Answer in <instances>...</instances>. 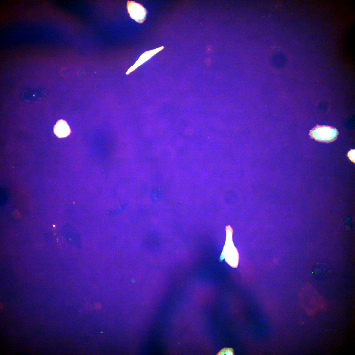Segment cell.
I'll use <instances>...</instances> for the list:
<instances>
[{
    "label": "cell",
    "instance_id": "8fae6325",
    "mask_svg": "<svg viewBox=\"0 0 355 355\" xmlns=\"http://www.w3.org/2000/svg\"><path fill=\"white\" fill-rule=\"evenodd\" d=\"M204 62L207 66H209L211 64L212 61L210 58H207L205 60Z\"/></svg>",
    "mask_w": 355,
    "mask_h": 355
},
{
    "label": "cell",
    "instance_id": "5b68a950",
    "mask_svg": "<svg viewBox=\"0 0 355 355\" xmlns=\"http://www.w3.org/2000/svg\"><path fill=\"white\" fill-rule=\"evenodd\" d=\"M164 48V47L162 46L151 50L145 52L142 55L137 62L130 68L127 71L126 74H128L135 71L139 66L146 62V61L151 59L155 55L163 50Z\"/></svg>",
    "mask_w": 355,
    "mask_h": 355
},
{
    "label": "cell",
    "instance_id": "277c9868",
    "mask_svg": "<svg viewBox=\"0 0 355 355\" xmlns=\"http://www.w3.org/2000/svg\"><path fill=\"white\" fill-rule=\"evenodd\" d=\"M331 269V262L328 259H324L316 264L312 269V274L316 279L322 281L330 275Z\"/></svg>",
    "mask_w": 355,
    "mask_h": 355
},
{
    "label": "cell",
    "instance_id": "7a4b0ae2",
    "mask_svg": "<svg viewBox=\"0 0 355 355\" xmlns=\"http://www.w3.org/2000/svg\"><path fill=\"white\" fill-rule=\"evenodd\" d=\"M227 238L222 254L228 263L232 267H237L238 262V255L232 240L233 230L230 226L226 228Z\"/></svg>",
    "mask_w": 355,
    "mask_h": 355
},
{
    "label": "cell",
    "instance_id": "4fadbf2b",
    "mask_svg": "<svg viewBox=\"0 0 355 355\" xmlns=\"http://www.w3.org/2000/svg\"><path fill=\"white\" fill-rule=\"evenodd\" d=\"M213 51L212 46L210 45H208L207 47V51L208 53H209L212 52Z\"/></svg>",
    "mask_w": 355,
    "mask_h": 355
},
{
    "label": "cell",
    "instance_id": "30bf717a",
    "mask_svg": "<svg viewBox=\"0 0 355 355\" xmlns=\"http://www.w3.org/2000/svg\"><path fill=\"white\" fill-rule=\"evenodd\" d=\"M347 156L352 162L355 163V149L350 150Z\"/></svg>",
    "mask_w": 355,
    "mask_h": 355
},
{
    "label": "cell",
    "instance_id": "7c38bea8",
    "mask_svg": "<svg viewBox=\"0 0 355 355\" xmlns=\"http://www.w3.org/2000/svg\"><path fill=\"white\" fill-rule=\"evenodd\" d=\"M186 131L188 134L190 135L192 134V132H193V129L192 128L189 127L186 129Z\"/></svg>",
    "mask_w": 355,
    "mask_h": 355
},
{
    "label": "cell",
    "instance_id": "9c48e42d",
    "mask_svg": "<svg viewBox=\"0 0 355 355\" xmlns=\"http://www.w3.org/2000/svg\"><path fill=\"white\" fill-rule=\"evenodd\" d=\"M345 225L346 228L348 230H351L352 227V222L351 218H347L344 220Z\"/></svg>",
    "mask_w": 355,
    "mask_h": 355
},
{
    "label": "cell",
    "instance_id": "3957f363",
    "mask_svg": "<svg viewBox=\"0 0 355 355\" xmlns=\"http://www.w3.org/2000/svg\"><path fill=\"white\" fill-rule=\"evenodd\" d=\"M127 8L130 16L135 21L140 24L144 22L148 12L142 5L135 1H128Z\"/></svg>",
    "mask_w": 355,
    "mask_h": 355
},
{
    "label": "cell",
    "instance_id": "52a82bcc",
    "mask_svg": "<svg viewBox=\"0 0 355 355\" xmlns=\"http://www.w3.org/2000/svg\"><path fill=\"white\" fill-rule=\"evenodd\" d=\"M162 195L161 191L158 189H155L152 190L151 193V199L153 203H157L160 199Z\"/></svg>",
    "mask_w": 355,
    "mask_h": 355
},
{
    "label": "cell",
    "instance_id": "ba28073f",
    "mask_svg": "<svg viewBox=\"0 0 355 355\" xmlns=\"http://www.w3.org/2000/svg\"><path fill=\"white\" fill-rule=\"evenodd\" d=\"M234 351L231 348H224L220 351L217 355H234Z\"/></svg>",
    "mask_w": 355,
    "mask_h": 355
},
{
    "label": "cell",
    "instance_id": "6da1fadb",
    "mask_svg": "<svg viewBox=\"0 0 355 355\" xmlns=\"http://www.w3.org/2000/svg\"><path fill=\"white\" fill-rule=\"evenodd\" d=\"M337 130L328 126H319L313 128L309 135L316 140L326 143L332 142L336 140L339 135Z\"/></svg>",
    "mask_w": 355,
    "mask_h": 355
},
{
    "label": "cell",
    "instance_id": "8992f818",
    "mask_svg": "<svg viewBox=\"0 0 355 355\" xmlns=\"http://www.w3.org/2000/svg\"><path fill=\"white\" fill-rule=\"evenodd\" d=\"M55 134L60 138H63L69 135L71 132L70 129L67 122L63 120H60L54 128Z\"/></svg>",
    "mask_w": 355,
    "mask_h": 355
}]
</instances>
